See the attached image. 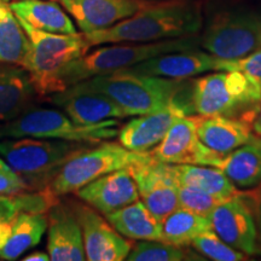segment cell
Segmentation results:
<instances>
[{
  "mask_svg": "<svg viewBox=\"0 0 261 261\" xmlns=\"http://www.w3.org/2000/svg\"><path fill=\"white\" fill-rule=\"evenodd\" d=\"M203 28L202 6L196 0L150 3L113 27L84 34L90 47L119 42H156L197 35Z\"/></svg>",
  "mask_w": 261,
  "mask_h": 261,
  "instance_id": "obj_1",
  "label": "cell"
},
{
  "mask_svg": "<svg viewBox=\"0 0 261 261\" xmlns=\"http://www.w3.org/2000/svg\"><path fill=\"white\" fill-rule=\"evenodd\" d=\"M85 89L106 94L125 110L128 116L144 115L180 106L192 115L190 106L191 80L169 79L123 69L107 75H98L77 83Z\"/></svg>",
  "mask_w": 261,
  "mask_h": 261,
  "instance_id": "obj_2",
  "label": "cell"
},
{
  "mask_svg": "<svg viewBox=\"0 0 261 261\" xmlns=\"http://www.w3.org/2000/svg\"><path fill=\"white\" fill-rule=\"evenodd\" d=\"M201 47L200 34L156 42H119L87 51L70 62L58 77V92L98 75L128 69L133 65L160 55ZM57 92V93H58Z\"/></svg>",
  "mask_w": 261,
  "mask_h": 261,
  "instance_id": "obj_3",
  "label": "cell"
},
{
  "mask_svg": "<svg viewBox=\"0 0 261 261\" xmlns=\"http://www.w3.org/2000/svg\"><path fill=\"white\" fill-rule=\"evenodd\" d=\"M261 103V86L241 70H218L191 80L192 115H223L254 121Z\"/></svg>",
  "mask_w": 261,
  "mask_h": 261,
  "instance_id": "obj_4",
  "label": "cell"
},
{
  "mask_svg": "<svg viewBox=\"0 0 261 261\" xmlns=\"http://www.w3.org/2000/svg\"><path fill=\"white\" fill-rule=\"evenodd\" d=\"M18 18V17H17ZM29 40V52L23 67L31 75L40 98L58 92V77L62 70L90 50L84 33L56 34L32 27L18 18Z\"/></svg>",
  "mask_w": 261,
  "mask_h": 261,
  "instance_id": "obj_5",
  "label": "cell"
},
{
  "mask_svg": "<svg viewBox=\"0 0 261 261\" xmlns=\"http://www.w3.org/2000/svg\"><path fill=\"white\" fill-rule=\"evenodd\" d=\"M83 148L79 142L61 139L3 138L0 139V158L23 179L29 190H44L64 162Z\"/></svg>",
  "mask_w": 261,
  "mask_h": 261,
  "instance_id": "obj_6",
  "label": "cell"
},
{
  "mask_svg": "<svg viewBox=\"0 0 261 261\" xmlns=\"http://www.w3.org/2000/svg\"><path fill=\"white\" fill-rule=\"evenodd\" d=\"M151 151L137 152L115 142L80 149L62 166L47 189L57 197L75 194L94 179L122 168H132L151 160Z\"/></svg>",
  "mask_w": 261,
  "mask_h": 261,
  "instance_id": "obj_7",
  "label": "cell"
},
{
  "mask_svg": "<svg viewBox=\"0 0 261 261\" xmlns=\"http://www.w3.org/2000/svg\"><path fill=\"white\" fill-rule=\"evenodd\" d=\"M120 121L107 120L96 125H79L67 114L48 108H32L10 122L0 123V139L33 137L68 142L98 143L115 138Z\"/></svg>",
  "mask_w": 261,
  "mask_h": 261,
  "instance_id": "obj_8",
  "label": "cell"
},
{
  "mask_svg": "<svg viewBox=\"0 0 261 261\" xmlns=\"http://www.w3.org/2000/svg\"><path fill=\"white\" fill-rule=\"evenodd\" d=\"M202 29V50L225 60H237L261 48V14L254 10H223Z\"/></svg>",
  "mask_w": 261,
  "mask_h": 261,
  "instance_id": "obj_9",
  "label": "cell"
},
{
  "mask_svg": "<svg viewBox=\"0 0 261 261\" xmlns=\"http://www.w3.org/2000/svg\"><path fill=\"white\" fill-rule=\"evenodd\" d=\"M151 154L155 160L169 165H202L215 168L224 155L207 148L198 138L197 115L178 116Z\"/></svg>",
  "mask_w": 261,
  "mask_h": 261,
  "instance_id": "obj_10",
  "label": "cell"
},
{
  "mask_svg": "<svg viewBox=\"0 0 261 261\" xmlns=\"http://www.w3.org/2000/svg\"><path fill=\"white\" fill-rule=\"evenodd\" d=\"M83 231L86 260L122 261L126 260L133 243L119 233L106 218L84 202L70 201Z\"/></svg>",
  "mask_w": 261,
  "mask_h": 261,
  "instance_id": "obj_11",
  "label": "cell"
},
{
  "mask_svg": "<svg viewBox=\"0 0 261 261\" xmlns=\"http://www.w3.org/2000/svg\"><path fill=\"white\" fill-rule=\"evenodd\" d=\"M212 228L221 240L248 256L257 253V228L253 207L244 192L221 202L210 214Z\"/></svg>",
  "mask_w": 261,
  "mask_h": 261,
  "instance_id": "obj_12",
  "label": "cell"
},
{
  "mask_svg": "<svg viewBox=\"0 0 261 261\" xmlns=\"http://www.w3.org/2000/svg\"><path fill=\"white\" fill-rule=\"evenodd\" d=\"M230 61L200 48H192V50L160 55L140 62L128 69L137 73L169 77V79H189L196 75L211 73V71L227 70Z\"/></svg>",
  "mask_w": 261,
  "mask_h": 261,
  "instance_id": "obj_13",
  "label": "cell"
},
{
  "mask_svg": "<svg viewBox=\"0 0 261 261\" xmlns=\"http://www.w3.org/2000/svg\"><path fill=\"white\" fill-rule=\"evenodd\" d=\"M132 169L140 201L161 221L179 208L178 184L168 171L167 163L152 158Z\"/></svg>",
  "mask_w": 261,
  "mask_h": 261,
  "instance_id": "obj_14",
  "label": "cell"
},
{
  "mask_svg": "<svg viewBox=\"0 0 261 261\" xmlns=\"http://www.w3.org/2000/svg\"><path fill=\"white\" fill-rule=\"evenodd\" d=\"M50 102L79 125H96L107 120H121L128 115L119 104L106 94L91 91L75 84L62 92L48 97Z\"/></svg>",
  "mask_w": 261,
  "mask_h": 261,
  "instance_id": "obj_15",
  "label": "cell"
},
{
  "mask_svg": "<svg viewBox=\"0 0 261 261\" xmlns=\"http://www.w3.org/2000/svg\"><path fill=\"white\" fill-rule=\"evenodd\" d=\"M84 34L113 27L149 5L144 0H56Z\"/></svg>",
  "mask_w": 261,
  "mask_h": 261,
  "instance_id": "obj_16",
  "label": "cell"
},
{
  "mask_svg": "<svg viewBox=\"0 0 261 261\" xmlns=\"http://www.w3.org/2000/svg\"><path fill=\"white\" fill-rule=\"evenodd\" d=\"M47 253L54 261L86 260L83 231L70 203L58 200L46 213Z\"/></svg>",
  "mask_w": 261,
  "mask_h": 261,
  "instance_id": "obj_17",
  "label": "cell"
},
{
  "mask_svg": "<svg viewBox=\"0 0 261 261\" xmlns=\"http://www.w3.org/2000/svg\"><path fill=\"white\" fill-rule=\"evenodd\" d=\"M75 194L102 215H107L139 200L132 169L122 168L94 179Z\"/></svg>",
  "mask_w": 261,
  "mask_h": 261,
  "instance_id": "obj_18",
  "label": "cell"
},
{
  "mask_svg": "<svg viewBox=\"0 0 261 261\" xmlns=\"http://www.w3.org/2000/svg\"><path fill=\"white\" fill-rule=\"evenodd\" d=\"M180 115H189L180 106L137 115L119 128V143L132 151H151L165 138L169 127Z\"/></svg>",
  "mask_w": 261,
  "mask_h": 261,
  "instance_id": "obj_19",
  "label": "cell"
},
{
  "mask_svg": "<svg viewBox=\"0 0 261 261\" xmlns=\"http://www.w3.org/2000/svg\"><path fill=\"white\" fill-rule=\"evenodd\" d=\"M40 98L31 75L18 64L0 63V123L17 119Z\"/></svg>",
  "mask_w": 261,
  "mask_h": 261,
  "instance_id": "obj_20",
  "label": "cell"
},
{
  "mask_svg": "<svg viewBox=\"0 0 261 261\" xmlns=\"http://www.w3.org/2000/svg\"><path fill=\"white\" fill-rule=\"evenodd\" d=\"M197 135L207 148L221 154L255 139L252 120L223 115H197Z\"/></svg>",
  "mask_w": 261,
  "mask_h": 261,
  "instance_id": "obj_21",
  "label": "cell"
},
{
  "mask_svg": "<svg viewBox=\"0 0 261 261\" xmlns=\"http://www.w3.org/2000/svg\"><path fill=\"white\" fill-rule=\"evenodd\" d=\"M12 11L32 27L56 34H74V21L56 0H14Z\"/></svg>",
  "mask_w": 261,
  "mask_h": 261,
  "instance_id": "obj_22",
  "label": "cell"
},
{
  "mask_svg": "<svg viewBox=\"0 0 261 261\" xmlns=\"http://www.w3.org/2000/svg\"><path fill=\"white\" fill-rule=\"evenodd\" d=\"M168 171L179 187L208 194L221 201L236 196L240 190L219 168L202 165H169Z\"/></svg>",
  "mask_w": 261,
  "mask_h": 261,
  "instance_id": "obj_23",
  "label": "cell"
},
{
  "mask_svg": "<svg viewBox=\"0 0 261 261\" xmlns=\"http://www.w3.org/2000/svg\"><path fill=\"white\" fill-rule=\"evenodd\" d=\"M119 233L128 240L161 241L162 223L142 201L104 215Z\"/></svg>",
  "mask_w": 261,
  "mask_h": 261,
  "instance_id": "obj_24",
  "label": "cell"
},
{
  "mask_svg": "<svg viewBox=\"0 0 261 261\" xmlns=\"http://www.w3.org/2000/svg\"><path fill=\"white\" fill-rule=\"evenodd\" d=\"M234 187L253 188L261 182V140L253 139L224 154L218 167Z\"/></svg>",
  "mask_w": 261,
  "mask_h": 261,
  "instance_id": "obj_25",
  "label": "cell"
},
{
  "mask_svg": "<svg viewBox=\"0 0 261 261\" xmlns=\"http://www.w3.org/2000/svg\"><path fill=\"white\" fill-rule=\"evenodd\" d=\"M46 230V213H18L12 219V232L8 243L0 249V259L8 261L19 259L27 250L40 243Z\"/></svg>",
  "mask_w": 261,
  "mask_h": 261,
  "instance_id": "obj_26",
  "label": "cell"
},
{
  "mask_svg": "<svg viewBox=\"0 0 261 261\" xmlns=\"http://www.w3.org/2000/svg\"><path fill=\"white\" fill-rule=\"evenodd\" d=\"M10 3V0H0V63L23 67L29 52V40Z\"/></svg>",
  "mask_w": 261,
  "mask_h": 261,
  "instance_id": "obj_27",
  "label": "cell"
},
{
  "mask_svg": "<svg viewBox=\"0 0 261 261\" xmlns=\"http://www.w3.org/2000/svg\"><path fill=\"white\" fill-rule=\"evenodd\" d=\"M207 230H213L210 217L179 207L162 220L161 241L172 246L189 247Z\"/></svg>",
  "mask_w": 261,
  "mask_h": 261,
  "instance_id": "obj_28",
  "label": "cell"
},
{
  "mask_svg": "<svg viewBox=\"0 0 261 261\" xmlns=\"http://www.w3.org/2000/svg\"><path fill=\"white\" fill-rule=\"evenodd\" d=\"M58 201L48 189L23 191L17 194H0V221L12 220L21 212L47 213L50 207Z\"/></svg>",
  "mask_w": 261,
  "mask_h": 261,
  "instance_id": "obj_29",
  "label": "cell"
},
{
  "mask_svg": "<svg viewBox=\"0 0 261 261\" xmlns=\"http://www.w3.org/2000/svg\"><path fill=\"white\" fill-rule=\"evenodd\" d=\"M201 260L189 253L184 247L172 246L162 241H139L133 244L126 260L128 261H182Z\"/></svg>",
  "mask_w": 261,
  "mask_h": 261,
  "instance_id": "obj_30",
  "label": "cell"
},
{
  "mask_svg": "<svg viewBox=\"0 0 261 261\" xmlns=\"http://www.w3.org/2000/svg\"><path fill=\"white\" fill-rule=\"evenodd\" d=\"M191 246L207 259L214 261H242L248 259L247 254L231 247L213 230H207L198 234Z\"/></svg>",
  "mask_w": 261,
  "mask_h": 261,
  "instance_id": "obj_31",
  "label": "cell"
},
{
  "mask_svg": "<svg viewBox=\"0 0 261 261\" xmlns=\"http://www.w3.org/2000/svg\"><path fill=\"white\" fill-rule=\"evenodd\" d=\"M178 198L179 207L194 212V213L210 217V214L218 204H220L221 200L214 197L204 192H201L194 189L179 187L178 185Z\"/></svg>",
  "mask_w": 261,
  "mask_h": 261,
  "instance_id": "obj_32",
  "label": "cell"
},
{
  "mask_svg": "<svg viewBox=\"0 0 261 261\" xmlns=\"http://www.w3.org/2000/svg\"><path fill=\"white\" fill-rule=\"evenodd\" d=\"M227 70H241L261 86V48L248 56L231 60Z\"/></svg>",
  "mask_w": 261,
  "mask_h": 261,
  "instance_id": "obj_33",
  "label": "cell"
},
{
  "mask_svg": "<svg viewBox=\"0 0 261 261\" xmlns=\"http://www.w3.org/2000/svg\"><path fill=\"white\" fill-rule=\"evenodd\" d=\"M23 191H31L23 179L12 169H0V194L11 195Z\"/></svg>",
  "mask_w": 261,
  "mask_h": 261,
  "instance_id": "obj_34",
  "label": "cell"
},
{
  "mask_svg": "<svg viewBox=\"0 0 261 261\" xmlns=\"http://www.w3.org/2000/svg\"><path fill=\"white\" fill-rule=\"evenodd\" d=\"M12 232V220L0 221V249H3L8 243Z\"/></svg>",
  "mask_w": 261,
  "mask_h": 261,
  "instance_id": "obj_35",
  "label": "cell"
},
{
  "mask_svg": "<svg viewBox=\"0 0 261 261\" xmlns=\"http://www.w3.org/2000/svg\"><path fill=\"white\" fill-rule=\"evenodd\" d=\"M23 261H48L50 260V255L48 253L44 252H33L24 257H22Z\"/></svg>",
  "mask_w": 261,
  "mask_h": 261,
  "instance_id": "obj_36",
  "label": "cell"
},
{
  "mask_svg": "<svg viewBox=\"0 0 261 261\" xmlns=\"http://www.w3.org/2000/svg\"><path fill=\"white\" fill-rule=\"evenodd\" d=\"M253 133L257 139L261 140V103H260L259 110H257L256 113L255 119H254L253 121Z\"/></svg>",
  "mask_w": 261,
  "mask_h": 261,
  "instance_id": "obj_37",
  "label": "cell"
},
{
  "mask_svg": "<svg viewBox=\"0 0 261 261\" xmlns=\"http://www.w3.org/2000/svg\"><path fill=\"white\" fill-rule=\"evenodd\" d=\"M0 169H11L2 158H0Z\"/></svg>",
  "mask_w": 261,
  "mask_h": 261,
  "instance_id": "obj_38",
  "label": "cell"
},
{
  "mask_svg": "<svg viewBox=\"0 0 261 261\" xmlns=\"http://www.w3.org/2000/svg\"><path fill=\"white\" fill-rule=\"evenodd\" d=\"M144 2H149V3H160V2H166V0H144Z\"/></svg>",
  "mask_w": 261,
  "mask_h": 261,
  "instance_id": "obj_39",
  "label": "cell"
},
{
  "mask_svg": "<svg viewBox=\"0 0 261 261\" xmlns=\"http://www.w3.org/2000/svg\"><path fill=\"white\" fill-rule=\"evenodd\" d=\"M10 2H14V0H10Z\"/></svg>",
  "mask_w": 261,
  "mask_h": 261,
  "instance_id": "obj_40",
  "label": "cell"
}]
</instances>
